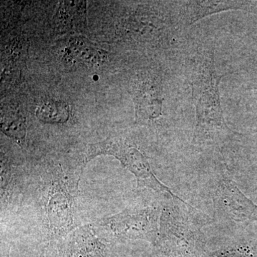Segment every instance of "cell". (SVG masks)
<instances>
[{
	"mask_svg": "<svg viewBox=\"0 0 257 257\" xmlns=\"http://www.w3.org/2000/svg\"><path fill=\"white\" fill-rule=\"evenodd\" d=\"M111 155L118 159L138 179L140 187H150L156 191L167 192L175 199L184 202L165 184L161 183L152 172L150 163L143 152L137 147L117 138L106 139L88 147L87 162L97 155Z\"/></svg>",
	"mask_w": 257,
	"mask_h": 257,
	"instance_id": "obj_2",
	"label": "cell"
},
{
	"mask_svg": "<svg viewBox=\"0 0 257 257\" xmlns=\"http://www.w3.org/2000/svg\"><path fill=\"white\" fill-rule=\"evenodd\" d=\"M36 115L39 119L45 122H65L69 119L68 106L61 101H45L37 108Z\"/></svg>",
	"mask_w": 257,
	"mask_h": 257,
	"instance_id": "obj_6",
	"label": "cell"
},
{
	"mask_svg": "<svg viewBox=\"0 0 257 257\" xmlns=\"http://www.w3.org/2000/svg\"><path fill=\"white\" fill-rule=\"evenodd\" d=\"M69 55L79 60L94 61L98 53L95 50L82 40H75L69 43Z\"/></svg>",
	"mask_w": 257,
	"mask_h": 257,
	"instance_id": "obj_8",
	"label": "cell"
},
{
	"mask_svg": "<svg viewBox=\"0 0 257 257\" xmlns=\"http://www.w3.org/2000/svg\"><path fill=\"white\" fill-rule=\"evenodd\" d=\"M1 127L3 133L11 138L20 140L25 138V119L20 114H8L2 119Z\"/></svg>",
	"mask_w": 257,
	"mask_h": 257,
	"instance_id": "obj_7",
	"label": "cell"
},
{
	"mask_svg": "<svg viewBox=\"0 0 257 257\" xmlns=\"http://www.w3.org/2000/svg\"><path fill=\"white\" fill-rule=\"evenodd\" d=\"M222 77L216 72L213 49L198 57L192 80L198 134L222 133L229 130L221 105L219 86Z\"/></svg>",
	"mask_w": 257,
	"mask_h": 257,
	"instance_id": "obj_1",
	"label": "cell"
},
{
	"mask_svg": "<svg viewBox=\"0 0 257 257\" xmlns=\"http://www.w3.org/2000/svg\"><path fill=\"white\" fill-rule=\"evenodd\" d=\"M223 204L234 220L244 222L257 219V206L254 205L231 181H223L221 187Z\"/></svg>",
	"mask_w": 257,
	"mask_h": 257,
	"instance_id": "obj_4",
	"label": "cell"
},
{
	"mask_svg": "<svg viewBox=\"0 0 257 257\" xmlns=\"http://www.w3.org/2000/svg\"><path fill=\"white\" fill-rule=\"evenodd\" d=\"M133 94L139 119L152 120L162 116L163 95L160 77L140 74L134 80Z\"/></svg>",
	"mask_w": 257,
	"mask_h": 257,
	"instance_id": "obj_3",
	"label": "cell"
},
{
	"mask_svg": "<svg viewBox=\"0 0 257 257\" xmlns=\"http://www.w3.org/2000/svg\"><path fill=\"white\" fill-rule=\"evenodd\" d=\"M182 2L181 20L185 25H191L208 15L227 10H239L242 4L235 1H187Z\"/></svg>",
	"mask_w": 257,
	"mask_h": 257,
	"instance_id": "obj_5",
	"label": "cell"
}]
</instances>
